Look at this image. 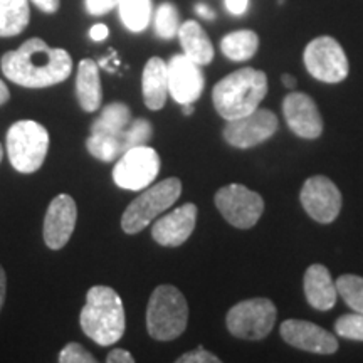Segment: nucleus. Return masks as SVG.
<instances>
[{"label":"nucleus","instance_id":"obj_30","mask_svg":"<svg viewBox=\"0 0 363 363\" xmlns=\"http://www.w3.org/2000/svg\"><path fill=\"white\" fill-rule=\"evenodd\" d=\"M335 330L340 337L353 340V342H363V315L353 313V315H343L335 321Z\"/></svg>","mask_w":363,"mask_h":363},{"label":"nucleus","instance_id":"obj_12","mask_svg":"<svg viewBox=\"0 0 363 363\" xmlns=\"http://www.w3.org/2000/svg\"><path fill=\"white\" fill-rule=\"evenodd\" d=\"M303 208L306 214L321 224H330L342 211V194L328 177H311L303 185L299 194Z\"/></svg>","mask_w":363,"mask_h":363},{"label":"nucleus","instance_id":"obj_8","mask_svg":"<svg viewBox=\"0 0 363 363\" xmlns=\"http://www.w3.org/2000/svg\"><path fill=\"white\" fill-rule=\"evenodd\" d=\"M160 172V157L152 147L128 148L113 169V180L125 190H145Z\"/></svg>","mask_w":363,"mask_h":363},{"label":"nucleus","instance_id":"obj_16","mask_svg":"<svg viewBox=\"0 0 363 363\" xmlns=\"http://www.w3.org/2000/svg\"><path fill=\"white\" fill-rule=\"evenodd\" d=\"M281 337L298 350L330 355L338 350V342L330 331L305 320H286L281 325Z\"/></svg>","mask_w":363,"mask_h":363},{"label":"nucleus","instance_id":"obj_38","mask_svg":"<svg viewBox=\"0 0 363 363\" xmlns=\"http://www.w3.org/2000/svg\"><path fill=\"white\" fill-rule=\"evenodd\" d=\"M6 293H7V276L4 267L0 266V311H2L4 303H6Z\"/></svg>","mask_w":363,"mask_h":363},{"label":"nucleus","instance_id":"obj_5","mask_svg":"<svg viewBox=\"0 0 363 363\" xmlns=\"http://www.w3.org/2000/svg\"><path fill=\"white\" fill-rule=\"evenodd\" d=\"M7 155L11 165L21 174H34L45 160L49 131L33 120H21L7 131Z\"/></svg>","mask_w":363,"mask_h":363},{"label":"nucleus","instance_id":"obj_6","mask_svg":"<svg viewBox=\"0 0 363 363\" xmlns=\"http://www.w3.org/2000/svg\"><path fill=\"white\" fill-rule=\"evenodd\" d=\"M182 182L179 179H165L152 187L145 189L142 195L126 207L121 217V227L126 234H138L179 201Z\"/></svg>","mask_w":363,"mask_h":363},{"label":"nucleus","instance_id":"obj_15","mask_svg":"<svg viewBox=\"0 0 363 363\" xmlns=\"http://www.w3.org/2000/svg\"><path fill=\"white\" fill-rule=\"evenodd\" d=\"M284 120L289 130L299 138L315 140L323 133V118L316 103L305 93H289L283 101Z\"/></svg>","mask_w":363,"mask_h":363},{"label":"nucleus","instance_id":"obj_20","mask_svg":"<svg viewBox=\"0 0 363 363\" xmlns=\"http://www.w3.org/2000/svg\"><path fill=\"white\" fill-rule=\"evenodd\" d=\"M76 93H78L79 104L84 111L93 113L101 106V79H99L98 65L93 59H83L79 62L78 76H76Z\"/></svg>","mask_w":363,"mask_h":363},{"label":"nucleus","instance_id":"obj_19","mask_svg":"<svg viewBox=\"0 0 363 363\" xmlns=\"http://www.w3.org/2000/svg\"><path fill=\"white\" fill-rule=\"evenodd\" d=\"M143 101L152 111L165 106L169 96V67L162 57H152L143 67L142 76Z\"/></svg>","mask_w":363,"mask_h":363},{"label":"nucleus","instance_id":"obj_2","mask_svg":"<svg viewBox=\"0 0 363 363\" xmlns=\"http://www.w3.org/2000/svg\"><path fill=\"white\" fill-rule=\"evenodd\" d=\"M84 335L94 343L108 347L125 335L126 318L120 294L110 286H93L86 294V305L79 315Z\"/></svg>","mask_w":363,"mask_h":363},{"label":"nucleus","instance_id":"obj_18","mask_svg":"<svg viewBox=\"0 0 363 363\" xmlns=\"http://www.w3.org/2000/svg\"><path fill=\"white\" fill-rule=\"evenodd\" d=\"M337 284L323 264H313L305 272V296L318 311H328L337 303Z\"/></svg>","mask_w":363,"mask_h":363},{"label":"nucleus","instance_id":"obj_1","mask_svg":"<svg viewBox=\"0 0 363 363\" xmlns=\"http://www.w3.org/2000/svg\"><path fill=\"white\" fill-rule=\"evenodd\" d=\"M0 67L7 79L24 88H49L69 78L72 59L66 49L49 48L43 39L26 40L17 51L2 56Z\"/></svg>","mask_w":363,"mask_h":363},{"label":"nucleus","instance_id":"obj_22","mask_svg":"<svg viewBox=\"0 0 363 363\" xmlns=\"http://www.w3.org/2000/svg\"><path fill=\"white\" fill-rule=\"evenodd\" d=\"M27 0H0V38L19 35L29 26Z\"/></svg>","mask_w":363,"mask_h":363},{"label":"nucleus","instance_id":"obj_35","mask_svg":"<svg viewBox=\"0 0 363 363\" xmlns=\"http://www.w3.org/2000/svg\"><path fill=\"white\" fill-rule=\"evenodd\" d=\"M249 7V0H225V9L233 16H242Z\"/></svg>","mask_w":363,"mask_h":363},{"label":"nucleus","instance_id":"obj_9","mask_svg":"<svg viewBox=\"0 0 363 363\" xmlns=\"http://www.w3.org/2000/svg\"><path fill=\"white\" fill-rule=\"evenodd\" d=\"M214 201L222 217L238 229H249L256 225L264 212V201L261 195L240 184L222 187L216 194Z\"/></svg>","mask_w":363,"mask_h":363},{"label":"nucleus","instance_id":"obj_37","mask_svg":"<svg viewBox=\"0 0 363 363\" xmlns=\"http://www.w3.org/2000/svg\"><path fill=\"white\" fill-rule=\"evenodd\" d=\"M110 35V29H108L106 26L104 24H96L91 27L89 30V38L93 40H96V43H99V40H104Z\"/></svg>","mask_w":363,"mask_h":363},{"label":"nucleus","instance_id":"obj_40","mask_svg":"<svg viewBox=\"0 0 363 363\" xmlns=\"http://www.w3.org/2000/svg\"><path fill=\"white\" fill-rule=\"evenodd\" d=\"M9 98H11V93H9L7 84L0 79V104H6L9 101Z\"/></svg>","mask_w":363,"mask_h":363},{"label":"nucleus","instance_id":"obj_26","mask_svg":"<svg viewBox=\"0 0 363 363\" xmlns=\"http://www.w3.org/2000/svg\"><path fill=\"white\" fill-rule=\"evenodd\" d=\"M86 148L94 158L101 162H113L125 153L121 135H104L91 133L86 140Z\"/></svg>","mask_w":363,"mask_h":363},{"label":"nucleus","instance_id":"obj_36","mask_svg":"<svg viewBox=\"0 0 363 363\" xmlns=\"http://www.w3.org/2000/svg\"><path fill=\"white\" fill-rule=\"evenodd\" d=\"M30 2H34L45 13L57 12L59 6H61V0H30Z\"/></svg>","mask_w":363,"mask_h":363},{"label":"nucleus","instance_id":"obj_25","mask_svg":"<svg viewBox=\"0 0 363 363\" xmlns=\"http://www.w3.org/2000/svg\"><path fill=\"white\" fill-rule=\"evenodd\" d=\"M121 22L131 33H142L152 19V0H120Z\"/></svg>","mask_w":363,"mask_h":363},{"label":"nucleus","instance_id":"obj_17","mask_svg":"<svg viewBox=\"0 0 363 363\" xmlns=\"http://www.w3.org/2000/svg\"><path fill=\"white\" fill-rule=\"evenodd\" d=\"M197 222L195 203H185L158 219L152 227V238L163 247H179L192 235Z\"/></svg>","mask_w":363,"mask_h":363},{"label":"nucleus","instance_id":"obj_3","mask_svg":"<svg viewBox=\"0 0 363 363\" xmlns=\"http://www.w3.org/2000/svg\"><path fill=\"white\" fill-rule=\"evenodd\" d=\"M266 94L267 78L264 72L252 67H242L225 76L214 86L212 99L217 113L229 121L257 110Z\"/></svg>","mask_w":363,"mask_h":363},{"label":"nucleus","instance_id":"obj_34","mask_svg":"<svg viewBox=\"0 0 363 363\" xmlns=\"http://www.w3.org/2000/svg\"><path fill=\"white\" fill-rule=\"evenodd\" d=\"M106 362L108 363H133L135 358L130 352L123 350V348H115V350L108 353Z\"/></svg>","mask_w":363,"mask_h":363},{"label":"nucleus","instance_id":"obj_4","mask_svg":"<svg viewBox=\"0 0 363 363\" xmlns=\"http://www.w3.org/2000/svg\"><path fill=\"white\" fill-rule=\"evenodd\" d=\"M187 299L175 286H158L152 293L147 308V330L150 337L158 342L179 338L187 328Z\"/></svg>","mask_w":363,"mask_h":363},{"label":"nucleus","instance_id":"obj_14","mask_svg":"<svg viewBox=\"0 0 363 363\" xmlns=\"http://www.w3.org/2000/svg\"><path fill=\"white\" fill-rule=\"evenodd\" d=\"M169 67V94L179 104H194L202 96L206 79L202 66L185 54H177L167 62Z\"/></svg>","mask_w":363,"mask_h":363},{"label":"nucleus","instance_id":"obj_29","mask_svg":"<svg viewBox=\"0 0 363 363\" xmlns=\"http://www.w3.org/2000/svg\"><path fill=\"white\" fill-rule=\"evenodd\" d=\"M150 138H152V123H150L148 120H143V118H138V120L131 121V123L126 126L123 133H121L125 152L128 148L140 147V145H147Z\"/></svg>","mask_w":363,"mask_h":363},{"label":"nucleus","instance_id":"obj_41","mask_svg":"<svg viewBox=\"0 0 363 363\" xmlns=\"http://www.w3.org/2000/svg\"><path fill=\"white\" fill-rule=\"evenodd\" d=\"M283 84L286 86V88H294V86H296V79L293 78L291 74H283Z\"/></svg>","mask_w":363,"mask_h":363},{"label":"nucleus","instance_id":"obj_23","mask_svg":"<svg viewBox=\"0 0 363 363\" xmlns=\"http://www.w3.org/2000/svg\"><path fill=\"white\" fill-rule=\"evenodd\" d=\"M220 49L224 52V56L229 57L230 61H247L259 49V38L252 30H235V33L227 34L220 40Z\"/></svg>","mask_w":363,"mask_h":363},{"label":"nucleus","instance_id":"obj_24","mask_svg":"<svg viewBox=\"0 0 363 363\" xmlns=\"http://www.w3.org/2000/svg\"><path fill=\"white\" fill-rule=\"evenodd\" d=\"M131 123V111L123 103H111L104 108L101 115L93 125L91 133L121 135Z\"/></svg>","mask_w":363,"mask_h":363},{"label":"nucleus","instance_id":"obj_13","mask_svg":"<svg viewBox=\"0 0 363 363\" xmlns=\"http://www.w3.org/2000/svg\"><path fill=\"white\" fill-rule=\"evenodd\" d=\"M76 219H78V207L74 199L67 194H59L49 203L44 217V242L52 251H59L69 242L74 233Z\"/></svg>","mask_w":363,"mask_h":363},{"label":"nucleus","instance_id":"obj_7","mask_svg":"<svg viewBox=\"0 0 363 363\" xmlns=\"http://www.w3.org/2000/svg\"><path fill=\"white\" fill-rule=\"evenodd\" d=\"M276 316H278V311L271 299L254 298L240 301L230 308L225 316V325L235 338L256 342L271 333L276 323Z\"/></svg>","mask_w":363,"mask_h":363},{"label":"nucleus","instance_id":"obj_21","mask_svg":"<svg viewBox=\"0 0 363 363\" xmlns=\"http://www.w3.org/2000/svg\"><path fill=\"white\" fill-rule=\"evenodd\" d=\"M180 45L184 54L199 66H206L214 59V45L202 29V26L195 21H187L179 29Z\"/></svg>","mask_w":363,"mask_h":363},{"label":"nucleus","instance_id":"obj_10","mask_svg":"<svg viewBox=\"0 0 363 363\" xmlns=\"http://www.w3.org/2000/svg\"><path fill=\"white\" fill-rule=\"evenodd\" d=\"M305 66L313 78L323 83H340L348 76V59L337 39L321 35L305 49Z\"/></svg>","mask_w":363,"mask_h":363},{"label":"nucleus","instance_id":"obj_11","mask_svg":"<svg viewBox=\"0 0 363 363\" xmlns=\"http://www.w3.org/2000/svg\"><path fill=\"white\" fill-rule=\"evenodd\" d=\"M278 118L269 110L257 108L246 116L227 121L224 138L235 148H251L264 143L278 130Z\"/></svg>","mask_w":363,"mask_h":363},{"label":"nucleus","instance_id":"obj_27","mask_svg":"<svg viewBox=\"0 0 363 363\" xmlns=\"http://www.w3.org/2000/svg\"><path fill=\"white\" fill-rule=\"evenodd\" d=\"M337 291L355 313L363 315V278L357 274H343L337 279Z\"/></svg>","mask_w":363,"mask_h":363},{"label":"nucleus","instance_id":"obj_32","mask_svg":"<svg viewBox=\"0 0 363 363\" xmlns=\"http://www.w3.org/2000/svg\"><path fill=\"white\" fill-rule=\"evenodd\" d=\"M177 362L179 363H219L220 358L216 357L214 353L207 352L206 348L199 347L192 352L184 353V355H182Z\"/></svg>","mask_w":363,"mask_h":363},{"label":"nucleus","instance_id":"obj_39","mask_svg":"<svg viewBox=\"0 0 363 363\" xmlns=\"http://www.w3.org/2000/svg\"><path fill=\"white\" fill-rule=\"evenodd\" d=\"M195 12H197L199 16L203 17V19H207V21L216 19V12L212 11L211 7H207L206 4H197V6H195Z\"/></svg>","mask_w":363,"mask_h":363},{"label":"nucleus","instance_id":"obj_33","mask_svg":"<svg viewBox=\"0 0 363 363\" xmlns=\"http://www.w3.org/2000/svg\"><path fill=\"white\" fill-rule=\"evenodd\" d=\"M120 0H86V11L91 16H104L106 12L118 7Z\"/></svg>","mask_w":363,"mask_h":363},{"label":"nucleus","instance_id":"obj_43","mask_svg":"<svg viewBox=\"0 0 363 363\" xmlns=\"http://www.w3.org/2000/svg\"><path fill=\"white\" fill-rule=\"evenodd\" d=\"M2 158H4V150H2V145H0V163H2Z\"/></svg>","mask_w":363,"mask_h":363},{"label":"nucleus","instance_id":"obj_28","mask_svg":"<svg viewBox=\"0 0 363 363\" xmlns=\"http://www.w3.org/2000/svg\"><path fill=\"white\" fill-rule=\"evenodd\" d=\"M179 11L174 4L163 2L155 13V33L162 39H172L179 34Z\"/></svg>","mask_w":363,"mask_h":363},{"label":"nucleus","instance_id":"obj_31","mask_svg":"<svg viewBox=\"0 0 363 363\" xmlns=\"http://www.w3.org/2000/svg\"><path fill=\"white\" fill-rule=\"evenodd\" d=\"M59 362L61 363H94V358L91 353L86 350L84 347H81L79 343H67L59 353Z\"/></svg>","mask_w":363,"mask_h":363},{"label":"nucleus","instance_id":"obj_42","mask_svg":"<svg viewBox=\"0 0 363 363\" xmlns=\"http://www.w3.org/2000/svg\"><path fill=\"white\" fill-rule=\"evenodd\" d=\"M182 111H184L185 116H190L194 113L192 104H182Z\"/></svg>","mask_w":363,"mask_h":363}]
</instances>
